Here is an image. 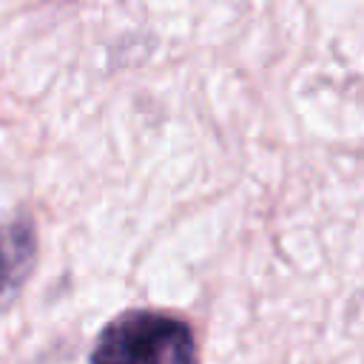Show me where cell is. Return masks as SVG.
Masks as SVG:
<instances>
[{"mask_svg": "<svg viewBox=\"0 0 364 364\" xmlns=\"http://www.w3.org/2000/svg\"><path fill=\"white\" fill-rule=\"evenodd\" d=\"M94 364H196V344L179 318L128 313L100 336Z\"/></svg>", "mask_w": 364, "mask_h": 364, "instance_id": "1", "label": "cell"}]
</instances>
